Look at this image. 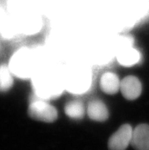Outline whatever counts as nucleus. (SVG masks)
<instances>
[{
  "label": "nucleus",
  "instance_id": "obj_1",
  "mask_svg": "<svg viewBox=\"0 0 149 150\" xmlns=\"http://www.w3.org/2000/svg\"><path fill=\"white\" fill-rule=\"evenodd\" d=\"M13 76L20 79L29 78L34 71V60L28 49L22 48L14 53L8 64Z\"/></svg>",
  "mask_w": 149,
  "mask_h": 150
},
{
  "label": "nucleus",
  "instance_id": "obj_2",
  "mask_svg": "<svg viewBox=\"0 0 149 150\" xmlns=\"http://www.w3.org/2000/svg\"><path fill=\"white\" fill-rule=\"evenodd\" d=\"M28 115L34 120L45 123H53L58 117L56 109L44 101H34L30 103Z\"/></svg>",
  "mask_w": 149,
  "mask_h": 150
},
{
  "label": "nucleus",
  "instance_id": "obj_3",
  "mask_svg": "<svg viewBox=\"0 0 149 150\" xmlns=\"http://www.w3.org/2000/svg\"><path fill=\"white\" fill-rule=\"evenodd\" d=\"M133 129L129 124H123L109 137V150H126L132 141Z\"/></svg>",
  "mask_w": 149,
  "mask_h": 150
},
{
  "label": "nucleus",
  "instance_id": "obj_4",
  "mask_svg": "<svg viewBox=\"0 0 149 150\" xmlns=\"http://www.w3.org/2000/svg\"><path fill=\"white\" fill-rule=\"evenodd\" d=\"M34 86L37 91L43 97H53L62 91L61 83L57 78L49 74L41 75L35 79Z\"/></svg>",
  "mask_w": 149,
  "mask_h": 150
},
{
  "label": "nucleus",
  "instance_id": "obj_5",
  "mask_svg": "<svg viewBox=\"0 0 149 150\" xmlns=\"http://www.w3.org/2000/svg\"><path fill=\"white\" fill-rule=\"evenodd\" d=\"M142 84L135 76H129L125 77L120 84V91L127 100H135L138 98L142 93Z\"/></svg>",
  "mask_w": 149,
  "mask_h": 150
},
{
  "label": "nucleus",
  "instance_id": "obj_6",
  "mask_svg": "<svg viewBox=\"0 0 149 150\" xmlns=\"http://www.w3.org/2000/svg\"><path fill=\"white\" fill-rule=\"evenodd\" d=\"M131 146L136 150H149V125H138L132 132Z\"/></svg>",
  "mask_w": 149,
  "mask_h": 150
},
{
  "label": "nucleus",
  "instance_id": "obj_7",
  "mask_svg": "<svg viewBox=\"0 0 149 150\" xmlns=\"http://www.w3.org/2000/svg\"><path fill=\"white\" fill-rule=\"evenodd\" d=\"M87 113L89 117L95 121H105L109 117L107 108L105 104L99 99H95L89 102Z\"/></svg>",
  "mask_w": 149,
  "mask_h": 150
},
{
  "label": "nucleus",
  "instance_id": "obj_8",
  "mask_svg": "<svg viewBox=\"0 0 149 150\" xmlns=\"http://www.w3.org/2000/svg\"><path fill=\"white\" fill-rule=\"evenodd\" d=\"M119 77L117 74L111 72H107L102 75L100 81V88L107 95H114L120 90Z\"/></svg>",
  "mask_w": 149,
  "mask_h": 150
},
{
  "label": "nucleus",
  "instance_id": "obj_9",
  "mask_svg": "<svg viewBox=\"0 0 149 150\" xmlns=\"http://www.w3.org/2000/svg\"><path fill=\"white\" fill-rule=\"evenodd\" d=\"M140 59L139 51L129 45L122 48L117 54V60L124 67H132L139 63Z\"/></svg>",
  "mask_w": 149,
  "mask_h": 150
},
{
  "label": "nucleus",
  "instance_id": "obj_10",
  "mask_svg": "<svg viewBox=\"0 0 149 150\" xmlns=\"http://www.w3.org/2000/svg\"><path fill=\"white\" fill-rule=\"evenodd\" d=\"M90 82L91 79L88 75L83 72H77L68 78V88L72 92L80 93L87 89Z\"/></svg>",
  "mask_w": 149,
  "mask_h": 150
},
{
  "label": "nucleus",
  "instance_id": "obj_11",
  "mask_svg": "<svg viewBox=\"0 0 149 150\" xmlns=\"http://www.w3.org/2000/svg\"><path fill=\"white\" fill-rule=\"evenodd\" d=\"M65 113L67 116L72 119L81 120L85 116V106L83 103L78 100L70 101L65 106Z\"/></svg>",
  "mask_w": 149,
  "mask_h": 150
},
{
  "label": "nucleus",
  "instance_id": "obj_12",
  "mask_svg": "<svg viewBox=\"0 0 149 150\" xmlns=\"http://www.w3.org/2000/svg\"><path fill=\"white\" fill-rule=\"evenodd\" d=\"M13 76L8 65L0 63V92H6L12 87Z\"/></svg>",
  "mask_w": 149,
  "mask_h": 150
},
{
  "label": "nucleus",
  "instance_id": "obj_13",
  "mask_svg": "<svg viewBox=\"0 0 149 150\" xmlns=\"http://www.w3.org/2000/svg\"><path fill=\"white\" fill-rule=\"evenodd\" d=\"M9 32V23L8 21L6 14L0 11V33L8 34Z\"/></svg>",
  "mask_w": 149,
  "mask_h": 150
},
{
  "label": "nucleus",
  "instance_id": "obj_14",
  "mask_svg": "<svg viewBox=\"0 0 149 150\" xmlns=\"http://www.w3.org/2000/svg\"><path fill=\"white\" fill-rule=\"evenodd\" d=\"M0 49H1V45H0Z\"/></svg>",
  "mask_w": 149,
  "mask_h": 150
}]
</instances>
